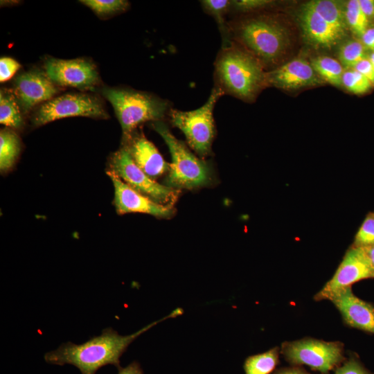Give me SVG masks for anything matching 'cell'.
<instances>
[{"label":"cell","instance_id":"cell-1","mask_svg":"<svg viewBox=\"0 0 374 374\" xmlns=\"http://www.w3.org/2000/svg\"><path fill=\"white\" fill-rule=\"evenodd\" d=\"M182 313L181 308H177L167 316L129 335H121L112 328H107L99 336L92 337L82 344L63 343L57 349L46 353L44 358L50 364L74 366L81 374H96L100 368L109 364L118 370L121 368V357L139 336L157 323Z\"/></svg>","mask_w":374,"mask_h":374},{"label":"cell","instance_id":"cell-2","mask_svg":"<svg viewBox=\"0 0 374 374\" xmlns=\"http://www.w3.org/2000/svg\"><path fill=\"white\" fill-rule=\"evenodd\" d=\"M216 85L224 93L249 100L267 82L258 58L235 44L225 46L215 62Z\"/></svg>","mask_w":374,"mask_h":374},{"label":"cell","instance_id":"cell-3","mask_svg":"<svg viewBox=\"0 0 374 374\" xmlns=\"http://www.w3.org/2000/svg\"><path fill=\"white\" fill-rule=\"evenodd\" d=\"M101 93L114 107L125 143L139 125L148 121H161L170 110L168 103L147 93L108 87L103 89Z\"/></svg>","mask_w":374,"mask_h":374},{"label":"cell","instance_id":"cell-4","mask_svg":"<svg viewBox=\"0 0 374 374\" xmlns=\"http://www.w3.org/2000/svg\"><path fill=\"white\" fill-rule=\"evenodd\" d=\"M152 127L164 140L172 158L165 181L166 186L179 190H192L211 184L213 174L208 162L192 153L161 121L153 122Z\"/></svg>","mask_w":374,"mask_h":374},{"label":"cell","instance_id":"cell-5","mask_svg":"<svg viewBox=\"0 0 374 374\" xmlns=\"http://www.w3.org/2000/svg\"><path fill=\"white\" fill-rule=\"evenodd\" d=\"M235 37L260 60L272 62L285 52L288 37L286 29L268 16L246 19L231 26Z\"/></svg>","mask_w":374,"mask_h":374},{"label":"cell","instance_id":"cell-6","mask_svg":"<svg viewBox=\"0 0 374 374\" xmlns=\"http://www.w3.org/2000/svg\"><path fill=\"white\" fill-rule=\"evenodd\" d=\"M224 94V92L215 86L201 107L187 112L170 109L168 112L171 125L184 133L188 145L202 157L211 152L215 134L213 109L218 99Z\"/></svg>","mask_w":374,"mask_h":374},{"label":"cell","instance_id":"cell-7","mask_svg":"<svg viewBox=\"0 0 374 374\" xmlns=\"http://www.w3.org/2000/svg\"><path fill=\"white\" fill-rule=\"evenodd\" d=\"M110 169L136 191L163 205L174 206L180 190L162 185L148 177L134 161L126 145L114 152Z\"/></svg>","mask_w":374,"mask_h":374},{"label":"cell","instance_id":"cell-8","mask_svg":"<svg viewBox=\"0 0 374 374\" xmlns=\"http://www.w3.org/2000/svg\"><path fill=\"white\" fill-rule=\"evenodd\" d=\"M71 116L107 118L100 100L91 94L78 93L64 94L42 104L35 114L33 123L41 126L51 121Z\"/></svg>","mask_w":374,"mask_h":374},{"label":"cell","instance_id":"cell-9","mask_svg":"<svg viewBox=\"0 0 374 374\" xmlns=\"http://www.w3.org/2000/svg\"><path fill=\"white\" fill-rule=\"evenodd\" d=\"M282 351L290 362L305 364L323 373H328L344 358L341 343L311 339L285 343Z\"/></svg>","mask_w":374,"mask_h":374},{"label":"cell","instance_id":"cell-10","mask_svg":"<svg viewBox=\"0 0 374 374\" xmlns=\"http://www.w3.org/2000/svg\"><path fill=\"white\" fill-rule=\"evenodd\" d=\"M368 278H374V270L363 248L353 246L346 251L333 277L314 298L329 300L339 291Z\"/></svg>","mask_w":374,"mask_h":374},{"label":"cell","instance_id":"cell-11","mask_svg":"<svg viewBox=\"0 0 374 374\" xmlns=\"http://www.w3.org/2000/svg\"><path fill=\"white\" fill-rule=\"evenodd\" d=\"M48 78L56 85L91 89L99 82L96 66L83 59L48 58L44 63Z\"/></svg>","mask_w":374,"mask_h":374},{"label":"cell","instance_id":"cell-12","mask_svg":"<svg viewBox=\"0 0 374 374\" xmlns=\"http://www.w3.org/2000/svg\"><path fill=\"white\" fill-rule=\"evenodd\" d=\"M114 187V206L120 215L142 213L158 218H170L175 213L172 205H163L136 191L112 170L107 172Z\"/></svg>","mask_w":374,"mask_h":374},{"label":"cell","instance_id":"cell-13","mask_svg":"<svg viewBox=\"0 0 374 374\" xmlns=\"http://www.w3.org/2000/svg\"><path fill=\"white\" fill-rule=\"evenodd\" d=\"M59 91V89L46 75L33 70L18 75L15 80V93L24 112L35 105L48 101Z\"/></svg>","mask_w":374,"mask_h":374},{"label":"cell","instance_id":"cell-14","mask_svg":"<svg viewBox=\"0 0 374 374\" xmlns=\"http://www.w3.org/2000/svg\"><path fill=\"white\" fill-rule=\"evenodd\" d=\"M330 300L351 327L374 333V308L356 296L350 287L339 291Z\"/></svg>","mask_w":374,"mask_h":374},{"label":"cell","instance_id":"cell-15","mask_svg":"<svg viewBox=\"0 0 374 374\" xmlns=\"http://www.w3.org/2000/svg\"><path fill=\"white\" fill-rule=\"evenodd\" d=\"M267 82L282 89H295L319 84L321 78L306 60L296 58L267 73Z\"/></svg>","mask_w":374,"mask_h":374},{"label":"cell","instance_id":"cell-16","mask_svg":"<svg viewBox=\"0 0 374 374\" xmlns=\"http://www.w3.org/2000/svg\"><path fill=\"white\" fill-rule=\"evenodd\" d=\"M125 143L135 163L152 179L169 170L170 164L143 132L132 134Z\"/></svg>","mask_w":374,"mask_h":374},{"label":"cell","instance_id":"cell-17","mask_svg":"<svg viewBox=\"0 0 374 374\" xmlns=\"http://www.w3.org/2000/svg\"><path fill=\"white\" fill-rule=\"evenodd\" d=\"M300 21L308 39L314 44L331 48L341 37L307 3L301 10Z\"/></svg>","mask_w":374,"mask_h":374},{"label":"cell","instance_id":"cell-18","mask_svg":"<svg viewBox=\"0 0 374 374\" xmlns=\"http://www.w3.org/2000/svg\"><path fill=\"white\" fill-rule=\"evenodd\" d=\"M342 37L348 28L344 9L337 1L314 0L306 3Z\"/></svg>","mask_w":374,"mask_h":374},{"label":"cell","instance_id":"cell-19","mask_svg":"<svg viewBox=\"0 0 374 374\" xmlns=\"http://www.w3.org/2000/svg\"><path fill=\"white\" fill-rule=\"evenodd\" d=\"M20 151V141L15 132L3 129L0 132V169L9 170L15 162Z\"/></svg>","mask_w":374,"mask_h":374},{"label":"cell","instance_id":"cell-20","mask_svg":"<svg viewBox=\"0 0 374 374\" xmlns=\"http://www.w3.org/2000/svg\"><path fill=\"white\" fill-rule=\"evenodd\" d=\"M16 97L10 91L0 93V123L8 127L19 129L23 125V118Z\"/></svg>","mask_w":374,"mask_h":374},{"label":"cell","instance_id":"cell-21","mask_svg":"<svg viewBox=\"0 0 374 374\" xmlns=\"http://www.w3.org/2000/svg\"><path fill=\"white\" fill-rule=\"evenodd\" d=\"M310 64L321 79L337 87L342 84L344 70L337 60L328 56H318L313 58Z\"/></svg>","mask_w":374,"mask_h":374},{"label":"cell","instance_id":"cell-22","mask_svg":"<svg viewBox=\"0 0 374 374\" xmlns=\"http://www.w3.org/2000/svg\"><path fill=\"white\" fill-rule=\"evenodd\" d=\"M278 362V349L247 357L244 364L245 374H269Z\"/></svg>","mask_w":374,"mask_h":374},{"label":"cell","instance_id":"cell-23","mask_svg":"<svg viewBox=\"0 0 374 374\" xmlns=\"http://www.w3.org/2000/svg\"><path fill=\"white\" fill-rule=\"evenodd\" d=\"M368 52L361 40L350 39L341 45L338 57L341 65L352 69L362 60L367 57Z\"/></svg>","mask_w":374,"mask_h":374},{"label":"cell","instance_id":"cell-24","mask_svg":"<svg viewBox=\"0 0 374 374\" xmlns=\"http://www.w3.org/2000/svg\"><path fill=\"white\" fill-rule=\"evenodd\" d=\"M344 13L348 28L360 38L369 24L360 8L359 0L347 1L344 7Z\"/></svg>","mask_w":374,"mask_h":374},{"label":"cell","instance_id":"cell-25","mask_svg":"<svg viewBox=\"0 0 374 374\" xmlns=\"http://www.w3.org/2000/svg\"><path fill=\"white\" fill-rule=\"evenodd\" d=\"M203 9L213 17L217 23L225 41L227 39L229 28L226 24V15L231 7V1L228 0H204L201 1Z\"/></svg>","mask_w":374,"mask_h":374},{"label":"cell","instance_id":"cell-26","mask_svg":"<svg viewBox=\"0 0 374 374\" xmlns=\"http://www.w3.org/2000/svg\"><path fill=\"white\" fill-rule=\"evenodd\" d=\"M341 83L348 91L355 94L366 93L373 87L366 78L353 68L344 71Z\"/></svg>","mask_w":374,"mask_h":374},{"label":"cell","instance_id":"cell-27","mask_svg":"<svg viewBox=\"0 0 374 374\" xmlns=\"http://www.w3.org/2000/svg\"><path fill=\"white\" fill-rule=\"evenodd\" d=\"M80 2L100 17L123 12L129 6L128 1L124 0H82Z\"/></svg>","mask_w":374,"mask_h":374},{"label":"cell","instance_id":"cell-28","mask_svg":"<svg viewBox=\"0 0 374 374\" xmlns=\"http://www.w3.org/2000/svg\"><path fill=\"white\" fill-rule=\"evenodd\" d=\"M374 244V212L367 214L354 240L353 245L366 247Z\"/></svg>","mask_w":374,"mask_h":374},{"label":"cell","instance_id":"cell-29","mask_svg":"<svg viewBox=\"0 0 374 374\" xmlns=\"http://www.w3.org/2000/svg\"><path fill=\"white\" fill-rule=\"evenodd\" d=\"M20 68V64L15 60L3 57L0 59V81L6 82L10 79Z\"/></svg>","mask_w":374,"mask_h":374},{"label":"cell","instance_id":"cell-30","mask_svg":"<svg viewBox=\"0 0 374 374\" xmlns=\"http://www.w3.org/2000/svg\"><path fill=\"white\" fill-rule=\"evenodd\" d=\"M273 2L269 0L231 1V7L236 10L246 12L267 7Z\"/></svg>","mask_w":374,"mask_h":374},{"label":"cell","instance_id":"cell-31","mask_svg":"<svg viewBox=\"0 0 374 374\" xmlns=\"http://www.w3.org/2000/svg\"><path fill=\"white\" fill-rule=\"evenodd\" d=\"M335 374H371L366 371L355 359H350L342 366L338 368Z\"/></svg>","mask_w":374,"mask_h":374},{"label":"cell","instance_id":"cell-32","mask_svg":"<svg viewBox=\"0 0 374 374\" xmlns=\"http://www.w3.org/2000/svg\"><path fill=\"white\" fill-rule=\"evenodd\" d=\"M353 69L366 78L374 86V69L368 57L359 62Z\"/></svg>","mask_w":374,"mask_h":374},{"label":"cell","instance_id":"cell-33","mask_svg":"<svg viewBox=\"0 0 374 374\" xmlns=\"http://www.w3.org/2000/svg\"><path fill=\"white\" fill-rule=\"evenodd\" d=\"M359 3L369 26H374V0H359Z\"/></svg>","mask_w":374,"mask_h":374},{"label":"cell","instance_id":"cell-34","mask_svg":"<svg viewBox=\"0 0 374 374\" xmlns=\"http://www.w3.org/2000/svg\"><path fill=\"white\" fill-rule=\"evenodd\" d=\"M360 39L368 51H374V26L368 27Z\"/></svg>","mask_w":374,"mask_h":374},{"label":"cell","instance_id":"cell-35","mask_svg":"<svg viewBox=\"0 0 374 374\" xmlns=\"http://www.w3.org/2000/svg\"><path fill=\"white\" fill-rule=\"evenodd\" d=\"M118 374H143L139 362L134 361L126 367H121L118 370Z\"/></svg>","mask_w":374,"mask_h":374},{"label":"cell","instance_id":"cell-36","mask_svg":"<svg viewBox=\"0 0 374 374\" xmlns=\"http://www.w3.org/2000/svg\"><path fill=\"white\" fill-rule=\"evenodd\" d=\"M363 249L370 262L372 268L374 270V244L366 247H363Z\"/></svg>","mask_w":374,"mask_h":374},{"label":"cell","instance_id":"cell-37","mask_svg":"<svg viewBox=\"0 0 374 374\" xmlns=\"http://www.w3.org/2000/svg\"><path fill=\"white\" fill-rule=\"evenodd\" d=\"M275 374H308L305 372H303L299 369H285V370H280L278 372H276Z\"/></svg>","mask_w":374,"mask_h":374},{"label":"cell","instance_id":"cell-38","mask_svg":"<svg viewBox=\"0 0 374 374\" xmlns=\"http://www.w3.org/2000/svg\"><path fill=\"white\" fill-rule=\"evenodd\" d=\"M368 59L370 60L374 69V51H369L368 53Z\"/></svg>","mask_w":374,"mask_h":374}]
</instances>
